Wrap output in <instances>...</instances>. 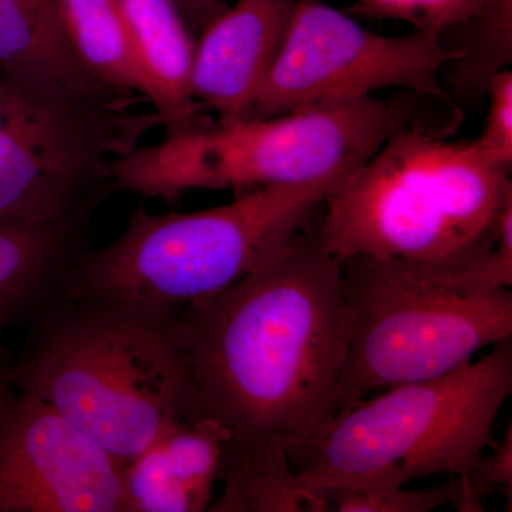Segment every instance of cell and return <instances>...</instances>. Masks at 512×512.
Returning a JSON list of instances; mask_svg holds the SVG:
<instances>
[{
	"instance_id": "cell-17",
	"label": "cell",
	"mask_w": 512,
	"mask_h": 512,
	"mask_svg": "<svg viewBox=\"0 0 512 512\" xmlns=\"http://www.w3.org/2000/svg\"><path fill=\"white\" fill-rule=\"evenodd\" d=\"M512 0H355L350 12L370 19L400 20L414 30L440 36L483 19L485 13Z\"/></svg>"
},
{
	"instance_id": "cell-18",
	"label": "cell",
	"mask_w": 512,
	"mask_h": 512,
	"mask_svg": "<svg viewBox=\"0 0 512 512\" xmlns=\"http://www.w3.org/2000/svg\"><path fill=\"white\" fill-rule=\"evenodd\" d=\"M328 511L339 512H429L443 505L456 507L460 497L458 478L441 487L424 490H396L383 493H355L348 490H332L325 493Z\"/></svg>"
},
{
	"instance_id": "cell-11",
	"label": "cell",
	"mask_w": 512,
	"mask_h": 512,
	"mask_svg": "<svg viewBox=\"0 0 512 512\" xmlns=\"http://www.w3.org/2000/svg\"><path fill=\"white\" fill-rule=\"evenodd\" d=\"M295 5L296 0H235L198 33L192 93L221 124L251 117L281 55Z\"/></svg>"
},
{
	"instance_id": "cell-1",
	"label": "cell",
	"mask_w": 512,
	"mask_h": 512,
	"mask_svg": "<svg viewBox=\"0 0 512 512\" xmlns=\"http://www.w3.org/2000/svg\"><path fill=\"white\" fill-rule=\"evenodd\" d=\"M181 326L198 416L227 440L220 478L292 471L289 456L338 413L348 311L340 262L306 225Z\"/></svg>"
},
{
	"instance_id": "cell-5",
	"label": "cell",
	"mask_w": 512,
	"mask_h": 512,
	"mask_svg": "<svg viewBox=\"0 0 512 512\" xmlns=\"http://www.w3.org/2000/svg\"><path fill=\"white\" fill-rule=\"evenodd\" d=\"M349 177L252 188L227 205L190 214L138 208L113 242L77 258L60 295L184 311L268 261Z\"/></svg>"
},
{
	"instance_id": "cell-10",
	"label": "cell",
	"mask_w": 512,
	"mask_h": 512,
	"mask_svg": "<svg viewBox=\"0 0 512 512\" xmlns=\"http://www.w3.org/2000/svg\"><path fill=\"white\" fill-rule=\"evenodd\" d=\"M123 471L35 394L0 400V512H123Z\"/></svg>"
},
{
	"instance_id": "cell-8",
	"label": "cell",
	"mask_w": 512,
	"mask_h": 512,
	"mask_svg": "<svg viewBox=\"0 0 512 512\" xmlns=\"http://www.w3.org/2000/svg\"><path fill=\"white\" fill-rule=\"evenodd\" d=\"M456 59L437 32L377 35L323 0H296L281 55L249 119L342 106L386 89L456 107L441 83Z\"/></svg>"
},
{
	"instance_id": "cell-22",
	"label": "cell",
	"mask_w": 512,
	"mask_h": 512,
	"mask_svg": "<svg viewBox=\"0 0 512 512\" xmlns=\"http://www.w3.org/2000/svg\"><path fill=\"white\" fill-rule=\"evenodd\" d=\"M18 103V94L6 82H0V117L8 116Z\"/></svg>"
},
{
	"instance_id": "cell-14",
	"label": "cell",
	"mask_w": 512,
	"mask_h": 512,
	"mask_svg": "<svg viewBox=\"0 0 512 512\" xmlns=\"http://www.w3.org/2000/svg\"><path fill=\"white\" fill-rule=\"evenodd\" d=\"M128 39L167 137L211 126L192 93L195 42L173 0H119Z\"/></svg>"
},
{
	"instance_id": "cell-21",
	"label": "cell",
	"mask_w": 512,
	"mask_h": 512,
	"mask_svg": "<svg viewBox=\"0 0 512 512\" xmlns=\"http://www.w3.org/2000/svg\"><path fill=\"white\" fill-rule=\"evenodd\" d=\"M12 387V359L3 355L2 350H0V400L5 397V394L8 393Z\"/></svg>"
},
{
	"instance_id": "cell-4",
	"label": "cell",
	"mask_w": 512,
	"mask_h": 512,
	"mask_svg": "<svg viewBox=\"0 0 512 512\" xmlns=\"http://www.w3.org/2000/svg\"><path fill=\"white\" fill-rule=\"evenodd\" d=\"M510 340L446 375L346 407L293 451L292 470L325 503L332 490L383 493L414 478L470 476L512 392Z\"/></svg>"
},
{
	"instance_id": "cell-13",
	"label": "cell",
	"mask_w": 512,
	"mask_h": 512,
	"mask_svg": "<svg viewBox=\"0 0 512 512\" xmlns=\"http://www.w3.org/2000/svg\"><path fill=\"white\" fill-rule=\"evenodd\" d=\"M225 440L208 417L175 423L124 467L123 512L210 510Z\"/></svg>"
},
{
	"instance_id": "cell-9",
	"label": "cell",
	"mask_w": 512,
	"mask_h": 512,
	"mask_svg": "<svg viewBox=\"0 0 512 512\" xmlns=\"http://www.w3.org/2000/svg\"><path fill=\"white\" fill-rule=\"evenodd\" d=\"M147 127L110 104L20 96L0 119V220L49 221L80 210Z\"/></svg>"
},
{
	"instance_id": "cell-16",
	"label": "cell",
	"mask_w": 512,
	"mask_h": 512,
	"mask_svg": "<svg viewBox=\"0 0 512 512\" xmlns=\"http://www.w3.org/2000/svg\"><path fill=\"white\" fill-rule=\"evenodd\" d=\"M64 32L86 72L120 99L144 96L119 0H56Z\"/></svg>"
},
{
	"instance_id": "cell-19",
	"label": "cell",
	"mask_w": 512,
	"mask_h": 512,
	"mask_svg": "<svg viewBox=\"0 0 512 512\" xmlns=\"http://www.w3.org/2000/svg\"><path fill=\"white\" fill-rule=\"evenodd\" d=\"M485 96L490 100L481 136L474 140L491 163L511 171L512 167V73L510 67L495 74Z\"/></svg>"
},
{
	"instance_id": "cell-15",
	"label": "cell",
	"mask_w": 512,
	"mask_h": 512,
	"mask_svg": "<svg viewBox=\"0 0 512 512\" xmlns=\"http://www.w3.org/2000/svg\"><path fill=\"white\" fill-rule=\"evenodd\" d=\"M82 215L80 208L57 220H0V340L59 296L79 258Z\"/></svg>"
},
{
	"instance_id": "cell-12",
	"label": "cell",
	"mask_w": 512,
	"mask_h": 512,
	"mask_svg": "<svg viewBox=\"0 0 512 512\" xmlns=\"http://www.w3.org/2000/svg\"><path fill=\"white\" fill-rule=\"evenodd\" d=\"M0 70L22 96L121 104L94 80L64 32L56 0H0Z\"/></svg>"
},
{
	"instance_id": "cell-7",
	"label": "cell",
	"mask_w": 512,
	"mask_h": 512,
	"mask_svg": "<svg viewBox=\"0 0 512 512\" xmlns=\"http://www.w3.org/2000/svg\"><path fill=\"white\" fill-rule=\"evenodd\" d=\"M439 101L403 92L232 121L134 146L114 158L110 175L120 187L148 198L177 201L192 190H245L349 177L404 124L433 127L423 107Z\"/></svg>"
},
{
	"instance_id": "cell-3",
	"label": "cell",
	"mask_w": 512,
	"mask_h": 512,
	"mask_svg": "<svg viewBox=\"0 0 512 512\" xmlns=\"http://www.w3.org/2000/svg\"><path fill=\"white\" fill-rule=\"evenodd\" d=\"M510 174L474 140L453 143L436 128L404 124L323 202L320 242L339 262L484 261L512 208Z\"/></svg>"
},
{
	"instance_id": "cell-6",
	"label": "cell",
	"mask_w": 512,
	"mask_h": 512,
	"mask_svg": "<svg viewBox=\"0 0 512 512\" xmlns=\"http://www.w3.org/2000/svg\"><path fill=\"white\" fill-rule=\"evenodd\" d=\"M484 261H340L349 330L338 413L377 390L446 375L511 339L512 293L483 284Z\"/></svg>"
},
{
	"instance_id": "cell-2",
	"label": "cell",
	"mask_w": 512,
	"mask_h": 512,
	"mask_svg": "<svg viewBox=\"0 0 512 512\" xmlns=\"http://www.w3.org/2000/svg\"><path fill=\"white\" fill-rule=\"evenodd\" d=\"M181 312L56 296L25 322L13 387L126 467L175 423L198 417Z\"/></svg>"
},
{
	"instance_id": "cell-20",
	"label": "cell",
	"mask_w": 512,
	"mask_h": 512,
	"mask_svg": "<svg viewBox=\"0 0 512 512\" xmlns=\"http://www.w3.org/2000/svg\"><path fill=\"white\" fill-rule=\"evenodd\" d=\"M192 35L200 33L208 20L225 8L222 0H173Z\"/></svg>"
}]
</instances>
